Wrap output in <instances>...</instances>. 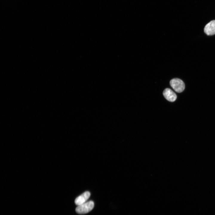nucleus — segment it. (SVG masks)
Returning <instances> with one entry per match:
<instances>
[{
    "instance_id": "obj_2",
    "label": "nucleus",
    "mask_w": 215,
    "mask_h": 215,
    "mask_svg": "<svg viewBox=\"0 0 215 215\" xmlns=\"http://www.w3.org/2000/svg\"><path fill=\"white\" fill-rule=\"evenodd\" d=\"M171 87L176 92H182L185 88V85L183 82L180 79L174 78L171 79L170 82Z\"/></svg>"
},
{
    "instance_id": "obj_1",
    "label": "nucleus",
    "mask_w": 215,
    "mask_h": 215,
    "mask_svg": "<svg viewBox=\"0 0 215 215\" xmlns=\"http://www.w3.org/2000/svg\"><path fill=\"white\" fill-rule=\"evenodd\" d=\"M94 207V202L92 201H90L78 206L76 208V211L79 214H85L91 211Z\"/></svg>"
},
{
    "instance_id": "obj_5",
    "label": "nucleus",
    "mask_w": 215,
    "mask_h": 215,
    "mask_svg": "<svg viewBox=\"0 0 215 215\" xmlns=\"http://www.w3.org/2000/svg\"><path fill=\"white\" fill-rule=\"evenodd\" d=\"M204 32L208 35L215 34V20H212L207 24L204 28Z\"/></svg>"
},
{
    "instance_id": "obj_3",
    "label": "nucleus",
    "mask_w": 215,
    "mask_h": 215,
    "mask_svg": "<svg viewBox=\"0 0 215 215\" xmlns=\"http://www.w3.org/2000/svg\"><path fill=\"white\" fill-rule=\"evenodd\" d=\"M89 192L85 191L77 197L75 199V203L76 205L79 206L86 202L90 196Z\"/></svg>"
},
{
    "instance_id": "obj_4",
    "label": "nucleus",
    "mask_w": 215,
    "mask_h": 215,
    "mask_svg": "<svg viewBox=\"0 0 215 215\" xmlns=\"http://www.w3.org/2000/svg\"><path fill=\"white\" fill-rule=\"evenodd\" d=\"M163 94L165 98L170 102L175 101L177 98L176 93L170 88L165 89L163 91Z\"/></svg>"
}]
</instances>
